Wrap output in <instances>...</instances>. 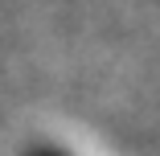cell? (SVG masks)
Instances as JSON below:
<instances>
[{
    "label": "cell",
    "instance_id": "obj_1",
    "mask_svg": "<svg viewBox=\"0 0 160 156\" xmlns=\"http://www.w3.org/2000/svg\"><path fill=\"white\" fill-rule=\"evenodd\" d=\"M25 156H66V152H58V148H33V152H25Z\"/></svg>",
    "mask_w": 160,
    "mask_h": 156
}]
</instances>
